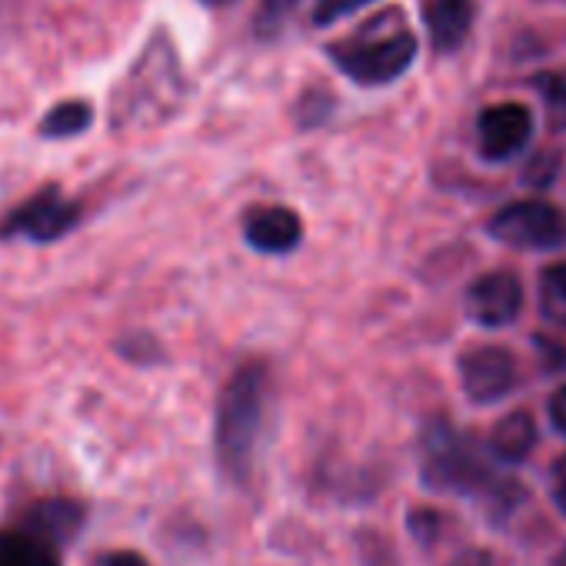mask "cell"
<instances>
[{
    "label": "cell",
    "mask_w": 566,
    "mask_h": 566,
    "mask_svg": "<svg viewBox=\"0 0 566 566\" xmlns=\"http://www.w3.org/2000/svg\"><path fill=\"white\" fill-rule=\"evenodd\" d=\"M266 394H270V367L260 357L243 360L220 390L217 417H213V453L220 473L247 486L256 463V447L266 420Z\"/></svg>",
    "instance_id": "6da1fadb"
},
{
    "label": "cell",
    "mask_w": 566,
    "mask_h": 566,
    "mask_svg": "<svg viewBox=\"0 0 566 566\" xmlns=\"http://www.w3.org/2000/svg\"><path fill=\"white\" fill-rule=\"evenodd\" d=\"M331 57L350 81L374 87L397 81L410 67V61L417 57V41L400 11H387L364 24L354 38L337 41L331 48Z\"/></svg>",
    "instance_id": "7a4b0ae2"
},
{
    "label": "cell",
    "mask_w": 566,
    "mask_h": 566,
    "mask_svg": "<svg viewBox=\"0 0 566 566\" xmlns=\"http://www.w3.org/2000/svg\"><path fill=\"white\" fill-rule=\"evenodd\" d=\"M180 94H184L180 61L167 38H154V44L144 51V57L134 64L130 77L117 91L114 120L120 127L160 120L180 104Z\"/></svg>",
    "instance_id": "3957f363"
},
{
    "label": "cell",
    "mask_w": 566,
    "mask_h": 566,
    "mask_svg": "<svg viewBox=\"0 0 566 566\" xmlns=\"http://www.w3.org/2000/svg\"><path fill=\"white\" fill-rule=\"evenodd\" d=\"M423 480L433 490L470 493L490 483V463L476 440L457 433L447 423H433L423 433Z\"/></svg>",
    "instance_id": "277c9868"
},
{
    "label": "cell",
    "mask_w": 566,
    "mask_h": 566,
    "mask_svg": "<svg viewBox=\"0 0 566 566\" xmlns=\"http://www.w3.org/2000/svg\"><path fill=\"white\" fill-rule=\"evenodd\" d=\"M81 203L64 197L57 187L41 190L38 197L24 200L11 213L0 217V240H34V243H54L67 237L81 223Z\"/></svg>",
    "instance_id": "5b68a950"
},
{
    "label": "cell",
    "mask_w": 566,
    "mask_h": 566,
    "mask_svg": "<svg viewBox=\"0 0 566 566\" xmlns=\"http://www.w3.org/2000/svg\"><path fill=\"white\" fill-rule=\"evenodd\" d=\"M490 233L510 247L549 250L566 240V220L553 203L543 200H516L493 213Z\"/></svg>",
    "instance_id": "8992f818"
},
{
    "label": "cell",
    "mask_w": 566,
    "mask_h": 566,
    "mask_svg": "<svg viewBox=\"0 0 566 566\" xmlns=\"http://www.w3.org/2000/svg\"><path fill=\"white\" fill-rule=\"evenodd\" d=\"M460 384L473 403H496L516 387V360L506 347H470L460 357Z\"/></svg>",
    "instance_id": "52a82bcc"
},
{
    "label": "cell",
    "mask_w": 566,
    "mask_h": 566,
    "mask_svg": "<svg viewBox=\"0 0 566 566\" xmlns=\"http://www.w3.org/2000/svg\"><path fill=\"white\" fill-rule=\"evenodd\" d=\"M523 311V287L510 270L483 273L467 291V314L480 327H506Z\"/></svg>",
    "instance_id": "ba28073f"
},
{
    "label": "cell",
    "mask_w": 566,
    "mask_h": 566,
    "mask_svg": "<svg viewBox=\"0 0 566 566\" xmlns=\"http://www.w3.org/2000/svg\"><path fill=\"white\" fill-rule=\"evenodd\" d=\"M530 130H533V120L523 104L486 107L476 120L480 150L486 160H510L513 154H520L530 140Z\"/></svg>",
    "instance_id": "9c48e42d"
},
{
    "label": "cell",
    "mask_w": 566,
    "mask_h": 566,
    "mask_svg": "<svg viewBox=\"0 0 566 566\" xmlns=\"http://www.w3.org/2000/svg\"><path fill=\"white\" fill-rule=\"evenodd\" d=\"M243 240L250 250L266 256L291 253L304 240L301 213H294L291 207H256L243 220Z\"/></svg>",
    "instance_id": "30bf717a"
},
{
    "label": "cell",
    "mask_w": 566,
    "mask_h": 566,
    "mask_svg": "<svg viewBox=\"0 0 566 566\" xmlns=\"http://www.w3.org/2000/svg\"><path fill=\"white\" fill-rule=\"evenodd\" d=\"M473 0H423V18L433 44L440 51H457L473 28Z\"/></svg>",
    "instance_id": "8fae6325"
},
{
    "label": "cell",
    "mask_w": 566,
    "mask_h": 566,
    "mask_svg": "<svg viewBox=\"0 0 566 566\" xmlns=\"http://www.w3.org/2000/svg\"><path fill=\"white\" fill-rule=\"evenodd\" d=\"M81 523H84V506L74 500H44L28 513V530L48 539L51 546L67 543Z\"/></svg>",
    "instance_id": "7c38bea8"
},
{
    "label": "cell",
    "mask_w": 566,
    "mask_h": 566,
    "mask_svg": "<svg viewBox=\"0 0 566 566\" xmlns=\"http://www.w3.org/2000/svg\"><path fill=\"white\" fill-rule=\"evenodd\" d=\"M0 566H61V556L57 546L31 530H4L0 533Z\"/></svg>",
    "instance_id": "4fadbf2b"
},
{
    "label": "cell",
    "mask_w": 566,
    "mask_h": 566,
    "mask_svg": "<svg viewBox=\"0 0 566 566\" xmlns=\"http://www.w3.org/2000/svg\"><path fill=\"white\" fill-rule=\"evenodd\" d=\"M533 447H536V427H533V417L523 413V410L503 417L496 423V430H493V440H490L493 457H500L506 463L526 460Z\"/></svg>",
    "instance_id": "5bb4252c"
},
{
    "label": "cell",
    "mask_w": 566,
    "mask_h": 566,
    "mask_svg": "<svg viewBox=\"0 0 566 566\" xmlns=\"http://www.w3.org/2000/svg\"><path fill=\"white\" fill-rule=\"evenodd\" d=\"M539 307L549 324L566 331V263H553L539 276Z\"/></svg>",
    "instance_id": "9a60e30c"
},
{
    "label": "cell",
    "mask_w": 566,
    "mask_h": 566,
    "mask_svg": "<svg viewBox=\"0 0 566 566\" xmlns=\"http://www.w3.org/2000/svg\"><path fill=\"white\" fill-rule=\"evenodd\" d=\"M91 117H94L91 104H84V101H67V104L54 107V111L44 117L41 134H44V137H74V134H81V130L91 127Z\"/></svg>",
    "instance_id": "2e32d148"
},
{
    "label": "cell",
    "mask_w": 566,
    "mask_h": 566,
    "mask_svg": "<svg viewBox=\"0 0 566 566\" xmlns=\"http://www.w3.org/2000/svg\"><path fill=\"white\" fill-rule=\"evenodd\" d=\"M536 91L543 94L546 117L556 130H566V74H546L536 81Z\"/></svg>",
    "instance_id": "e0dca14e"
},
{
    "label": "cell",
    "mask_w": 566,
    "mask_h": 566,
    "mask_svg": "<svg viewBox=\"0 0 566 566\" xmlns=\"http://www.w3.org/2000/svg\"><path fill=\"white\" fill-rule=\"evenodd\" d=\"M297 8V0H263V8L256 14V31L260 38H270L280 31V24L291 18V11Z\"/></svg>",
    "instance_id": "ac0fdd59"
},
{
    "label": "cell",
    "mask_w": 566,
    "mask_h": 566,
    "mask_svg": "<svg viewBox=\"0 0 566 566\" xmlns=\"http://www.w3.org/2000/svg\"><path fill=\"white\" fill-rule=\"evenodd\" d=\"M370 4V0H317V8H314V24H334L337 18L357 11Z\"/></svg>",
    "instance_id": "d6986e66"
},
{
    "label": "cell",
    "mask_w": 566,
    "mask_h": 566,
    "mask_svg": "<svg viewBox=\"0 0 566 566\" xmlns=\"http://www.w3.org/2000/svg\"><path fill=\"white\" fill-rule=\"evenodd\" d=\"M410 530L427 543V539H437V533H440V516L433 513V510H417L413 516H410Z\"/></svg>",
    "instance_id": "ffe728a7"
},
{
    "label": "cell",
    "mask_w": 566,
    "mask_h": 566,
    "mask_svg": "<svg viewBox=\"0 0 566 566\" xmlns=\"http://www.w3.org/2000/svg\"><path fill=\"white\" fill-rule=\"evenodd\" d=\"M94 566H150L147 556L134 553V549H111V553H101L94 559Z\"/></svg>",
    "instance_id": "44dd1931"
},
{
    "label": "cell",
    "mask_w": 566,
    "mask_h": 566,
    "mask_svg": "<svg viewBox=\"0 0 566 566\" xmlns=\"http://www.w3.org/2000/svg\"><path fill=\"white\" fill-rule=\"evenodd\" d=\"M549 476H553V500H556V506L566 513V453L553 463Z\"/></svg>",
    "instance_id": "7402d4cb"
},
{
    "label": "cell",
    "mask_w": 566,
    "mask_h": 566,
    "mask_svg": "<svg viewBox=\"0 0 566 566\" xmlns=\"http://www.w3.org/2000/svg\"><path fill=\"white\" fill-rule=\"evenodd\" d=\"M549 420L559 433H566V384L549 397Z\"/></svg>",
    "instance_id": "603a6c76"
},
{
    "label": "cell",
    "mask_w": 566,
    "mask_h": 566,
    "mask_svg": "<svg viewBox=\"0 0 566 566\" xmlns=\"http://www.w3.org/2000/svg\"><path fill=\"white\" fill-rule=\"evenodd\" d=\"M450 566H493L486 549H463L450 559Z\"/></svg>",
    "instance_id": "cb8c5ba5"
},
{
    "label": "cell",
    "mask_w": 566,
    "mask_h": 566,
    "mask_svg": "<svg viewBox=\"0 0 566 566\" xmlns=\"http://www.w3.org/2000/svg\"><path fill=\"white\" fill-rule=\"evenodd\" d=\"M553 566H566V546H563V549L556 553V559H553Z\"/></svg>",
    "instance_id": "d4e9b609"
},
{
    "label": "cell",
    "mask_w": 566,
    "mask_h": 566,
    "mask_svg": "<svg viewBox=\"0 0 566 566\" xmlns=\"http://www.w3.org/2000/svg\"><path fill=\"white\" fill-rule=\"evenodd\" d=\"M203 4H210V8H220V4H230V0H203Z\"/></svg>",
    "instance_id": "484cf974"
}]
</instances>
